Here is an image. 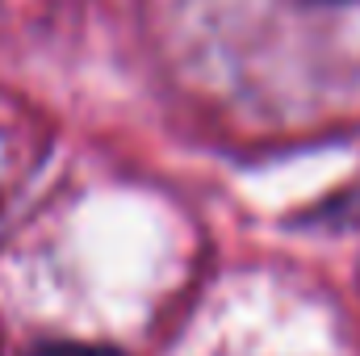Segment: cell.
Masks as SVG:
<instances>
[{
    "instance_id": "cell-1",
    "label": "cell",
    "mask_w": 360,
    "mask_h": 356,
    "mask_svg": "<svg viewBox=\"0 0 360 356\" xmlns=\"http://www.w3.org/2000/svg\"><path fill=\"white\" fill-rule=\"evenodd\" d=\"M30 356H122L113 348H96V344H42Z\"/></svg>"
},
{
    "instance_id": "cell-2",
    "label": "cell",
    "mask_w": 360,
    "mask_h": 356,
    "mask_svg": "<svg viewBox=\"0 0 360 356\" xmlns=\"http://www.w3.org/2000/svg\"><path fill=\"white\" fill-rule=\"evenodd\" d=\"M331 4H335V0H331Z\"/></svg>"
}]
</instances>
